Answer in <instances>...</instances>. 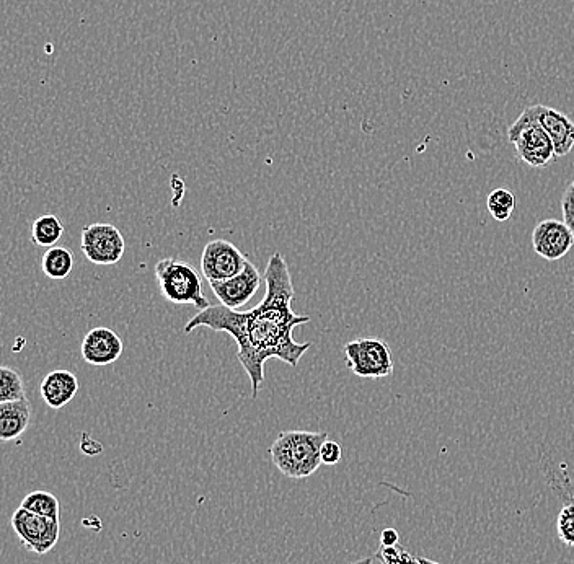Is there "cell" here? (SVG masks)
I'll return each mask as SVG.
<instances>
[{
    "label": "cell",
    "instance_id": "6da1fadb",
    "mask_svg": "<svg viewBox=\"0 0 574 564\" xmlns=\"http://www.w3.org/2000/svg\"><path fill=\"white\" fill-rule=\"evenodd\" d=\"M266 294L257 307L248 312L211 305L186 323L185 333L206 327L216 333H229L239 346L240 364L252 382L253 398L258 397L265 382V364L273 357L297 367L312 343H297L292 338L294 328L310 322V317L292 310L296 296L291 273L281 253L271 256L265 271Z\"/></svg>",
    "mask_w": 574,
    "mask_h": 564
},
{
    "label": "cell",
    "instance_id": "ffe728a7",
    "mask_svg": "<svg viewBox=\"0 0 574 564\" xmlns=\"http://www.w3.org/2000/svg\"><path fill=\"white\" fill-rule=\"evenodd\" d=\"M558 538L561 542L574 547V498L561 507L557 519Z\"/></svg>",
    "mask_w": 574,
    "mask_h": 564
},
{
    "label": "cell",
    "instance_id": "cb8c5ba5",
    "mask_svg": "<svg viewBox=\"0 0 574 564\" xmlns=\"http://www.w3.org/2000/svg\"><path fill=\"white\" fill-rule=\"evenodd\" d=\"M400 545V535L395 529L382 530L380 534V547H397Z\"/></svg>",
    "mask_w": 574,
    "mask_h": 564
},
{
    "label": "cell",
    "instance_id": "d4e9b609",
    "mask_svg": "<svg viewBox=\"0 0 574 564\" xmlns=\"http://www.w3.org/2000/svg\"><path fill=\"white\" fill-rule=\"evenodd\" d=\"M372 563V558H363V560H359V561H354V563H349V564H371ZM418 564H426L423 561V558H420V563Z\"/></svg>",
    "mask_w": 574,
    "mask_h": 564
},
{
    "label": "cell",
    "instance_id": "4fadbf2b",
    "mask_svg": "<svg viewBox=\"0 0 574 564\" xmlns=\"http://www.w3.org/2000/svg\"><path fill=\"white\" fill-rule=\"evenodd\" d=\"M79 392V379L71 371H51L40 384V395L53 410L69 405Z\"/></svg>",
    "mask_w": 574,
    "mask_h": 564
},
{
    "label": "cell",
    "instance_id": "7402d4cb",
    "mask_svg": "<svg viewBox=\"0 0 574 564\" xmlns=\"http://www.w3.org/2000/svg\"><path fill=\"white\" fill-rule=\"evenodd\" d=\"M320 455H322V463H325V465H336L343 457V449H341L338 442L327 439V441L323 442Z\"/></svg>",
    "mask_w": 574,
    "mask_h": 564
},
{
    "label": "cell",
    "instance_id": "8992f818",
    "mask_svg": "<svg viewBox=\"0 0 574 564\" xmlns=\"http://www.w3.org/2000/svg\"><path fill=\"white\" fill-rule=\"evenodd\" d=\"M10 524L23 547L35 555L45 556L58 545L59 535H61V519L40 516L23 507H18Z\"/></svg>",
    "mask_w": 574,
    "mask_h": 564
},
{
    "label": "cell",
    "instance_id": "5b68a950",
    "mask_svg": "<svg viewBox=\"0 0 574 564\" xmlns=\"http://www.w3.org/2000/svg\"><path fill=\"white\" fill-rule=\"evenodd\" d=\"M346 366L363 379H382L393 374L392 351L379 338H359L345 346Z\"/></svg>",
    "mask_w": 574,
    "mask_h": 564
},
{
    "label": "cell",
    "instance_id": "44dd1931",
    "mask_svg": "<svg viewBox=\"0 0 574 564\" xmlns=\"http://www.w3.org/2000/svg\"><path fill=\"white\" fill-rule=\"evenodd\" d=\"M561 212H563V222L568 225V229L574 235V181H571L565 193H563Z\"/></svg>",
    "mask_w": 574,
    "mask_h": 564
},
{
    "label": "cell",
    "instance_id": "3957f363",
    "mask_svg": "<svg viewBox=\"0 0 574 564\" xmlns=\"http://www.w3.org/2000/svg\"><path fill=\"white\" fill-rule=\"evenodd\" d=\"M155 279L159 282L162 296L175 305H195L196 309L211 307L204 297L201 278L193 266L177 258H165L155 265Z\"/></svg>",
    "mask_w": 574,
    "mask_h": 564
},
{
    "label": "cell",
    "instance_id": "30bf717a",
    "mask_svg": "<svg viewBox=\"0 0 574 564\" xmlns=\"http://www.w3.org/2000/svg\"><path fill=\"white\" fill-rule=\"evenodd\" d=\"M574 235L568 225L557 219H545L535 225L532 232V248L547 261H558L570 253Z\"/></svg>",
    "mask_w": 574,
    "mask_h": 564
},
{
    "label": "cell",
    "instance_id": "7c38bea8",
    "mask_svg": "<svg viewBox=\"0 0 574 564\" xmlns=\"http://www.w3.org/2000/svg\"><path fill=\"white\" fill-rule=\"evenodd\" d=\"M124 344L120 335L110 328H93L82 343V357L92 366H108L120 359Z\"/></svg>",
    "mask_w": 574,
    "mask_h": 564
},
{
    "label": "cell",
    "instance_id": "484cf974",
    "mask_svg": "<svg viewBox=\"0 0 574 564\" xmlns=\"http://www.w3.org/2000/svg\"><path fill=\"white\" fill-rule=\"evenodd\" d=\"M423 561L426 564H441V563H436V561L428 560V558H423Z\"/></svg>",
    "mask_w": 574,
    "mask_h": 564
},
{
    "label": "cell",
    "instance_id": "5bb4252c",
    "mask_svg": "<svg viewBox=\"0 0 574 564\" xmlns=\"http://www.w3.org/2000/svg\"><path fill=\"white\" fill-rule=\"evenodd\" d=\"M31 405L28 398L0 403V441H15L30 426Z\"/></svg>",
    "mask_w": 574,
    "mask_h": 564
},
{
    "label": "cell",
    "instance_id": "9a60e30c",
    "mask_svg": "<svg viewBox=\"0 0 574 564\" xmlns=\"http://www.w3.org/2000/svg\"><path fill=\"white\" fill-rule=\"evenodd\" d=\"M43 273L53 281L66 279L74 269V255L71 250L64 247L48 248V252L43 255Z\"/></svg>",
    "mask_w": 574,
    "mask_h": 564
},
{
    "label": "cell",
    "instance_id": "d6986e66",
    "mask_svg": "<svg viewBox=\"0 0 574 564\" xmlns=\"http://www.w3.org/2000/svg\"><path fill=\"white\" fill-rule=\"evenodd\" d=\"M27 398V390L22 375L14 367H0V403Z\"/></svg>",
    "mask_w": 574,
    "mask_h": 564
},
{
    "label": "cell",
    "instance_id": "7a4b0ae2",
    "mask_svg": "<svg viewBox=\"0 0 574 564\" xmlns=\"http://www.w3.org/2000/svg\"><path fill=\"white\" fill-rule=\"evenodd\" d=\"M327 432L284 431L271 446L274 467L292 480H304L322 465V446Z\"/></svg>",
    "mask_w": 574,
    "mask_h": 564
},
{
    "label": "cell",
    "instance_id": "9c48e42d",
    "mask_svg": "<svg viewBox=\"0 0 574 564\" xmlns=\"http://www.w3.org/2000/svg\"><path fill=\"white\" fill-rule=\"evenodd\" d=\"M261 284V273L257 266L247 261L242 273L226 281H209L214 296L224 307L232 310L242 309L257 294Z\"/></svg>",
    "mask_w": 574,
    "mask_h": 564
},
{
    "label": "cell",
    "instance_id": "ac0fdd59",
    "mask_svg": "<svg viewBox=\"0 0 574 564\" xmlns=\"http://www.w3.org/2000/svg\"><path fill=\"white\" fill-rule=\"evenodd\" d=\"M486 208L490 211L491 217L498 222H506L513 216L516 209V194L506 188H496L491 191L486 199Z\"/></svg>",
    "mask_w": 574,
    "mask_h": 564
},
{
    "label": "cell",
    "instance_id": "52a82bcc",
    "mask_svg": "<svg viewBox=\"0 0 574 564\" xmlns=\"http://www.w3.org/2000/svg\"><path fill=\"white\" fill-rule=\"evenodd\" d=\"M123 234L111 224L85 225L80 235V250L85 258L98 266L120 263L124 255Z\"/></svg>",
    "mask_w": 574,
    "mask_h": 564
},
{
    "label": "cell",
    "instance_id": "2e32d148",
    "mask_svg": "<svg viewBox=\"0 0 574 564\" xmlns=\"http://www.w3.org/2000/svg\"><path fill=\"white\" fill-rule=\"evenodd\" d=\"M62 235H64V225L54 214L38 217L31 227V238L35 245L41 248L56 247Z\"/></svg>",
    "mask_w": 574,
    "mask_h": 564
},
{
    "label": "cell",
    "instance_id": "e0dca14e",
    "mask_svg": "<svg viewBox=\"0 0 574 564\" xmlns=\"http://www.w3.org/2000/svg\"><path fill=\"white\" fill-rule=\"evenodd\" d=\"M20 507L40 514V516L61 519V504H59L58 498L48 491H33V493L27 494Z\"/></svg>",
    "mask_w": 574,
    "mask_h": 564
},
{
    "label": "cell",
    "instance_id": "603a6c76",
    "mask_svg": "<svg viewBox=\"0 0 574 564\" xmlns=\"http://www.w3.org/2000/svg\"><path fill=\"white\" fill-rule=\"evenodd\" d=\"M82 442H80V449L85 455H98L102 452L103 446L95 439H90L89 434H82Z\"/></svg>",
    "mask_w": 574,
    "mask_h": 564
},
{
    "label": "cell",
    "instance_id": "8fae6325",
    "mask_svg": "<svg viewBox=\"0 0 574 564\" xmlns=\"http://www.w3.org/2000/svg\"><path fill=\"white\" fill-rule=\"evenodd\" d=\"M530 115L545 129V133L552 139L557 159L570 154L574 147V121L561 111L545 105L527 106Z\"/></svg>",
    "mask_w": 574,
    "mask_h": 564
},
{
    "label": "cell",
    "instance_id": "277c9868",
    "mask_svg": "<svg viewBox=\"0 0 574 564\" xmlns=\"http://www.w3.org/2000/svg\"><path fill=\"white\" fill-rule=\"evenodd\" d=\"M508 139L524 164L532 168H545L557 160L552 139L545 129L530 115L529 108L508 129Z\"/></svg>",
    "mask_w": 574,
    "mask_h": 564
},
{
    "label": "cell",
    "instance_id": "ba28073f",
    "mask_svg": "<svg viewBox=\"0 0 574 564\" xmlns=\"http://www.w3.org/2000/svg\"><path fill=\"white\" fill-rule=\"evenodd\" d=\"M247 256L227 240H212L201 255V273L208 281H226L242 273Z\"/></svg>",
    "mask_w": 574,
    "mask_h": 564
}]
</instances>
